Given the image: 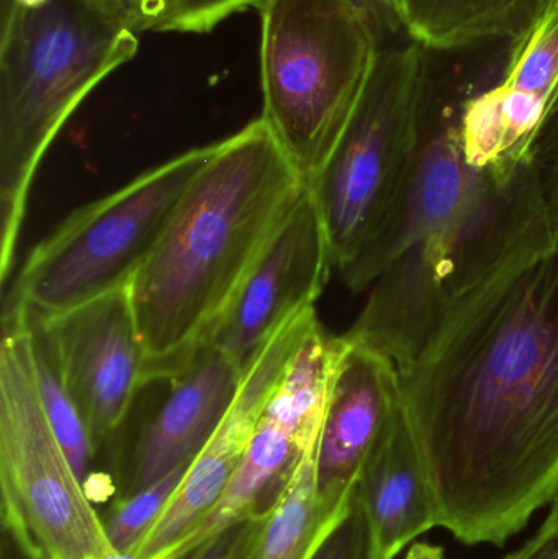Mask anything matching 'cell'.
Segmentation results:
<instances>
[{
	"mask_svg": "<svg viewBox=\"0 0 558 559\" xmlns=\"http://www.w3.org/2000/svg\"><path fill=\"white\" fill-rule=\"evenodd\" d=\"M436 527L503 547L558 499V225L454 299L399 370Z\"/></svg>",
	"mask_w": 558,
	"mask_h": 559,
	"instance_id": "6da1fadb",
	"label": "cell"
},
{
	"mask_svg": "<svg viewBox=\"0 0 558 559\" xmlns=\"http://www.w3.org/2000/svg\"><path fill=\"white\" fill-rule=\"evenodd\" d=\"M307 186L262 117L215 143L130 283L147 384L190 364Z\"/></svg>",
	"mask_w": 558,
	"mask_h": 559,
	"instance_id": "7a4b0ae2",
	"label": "cell"
},
{
	"mask_svg": "<svg viewBox=\"0 0 558 559\" xmlns=\"http://www.w3.org/2000/svg\"><path fill=\"white\" fill-rule=\"evenodd\" d=\"M133 26L105 0H2L0 278L16 246L36 170L66 121L136 56Z\"/></svg>",
	"mask_w": 558,
	"mask_h": 559,
	"instance_id": "3957f363",
	"label": "cell"
},
{
	"mask_svg": "<svg viewBox=\"0 0 558 559\" xmlns=\"http://www.w3.org/2000/svg\"><path fill=\"white\" fill-rule=\"evenodd\" d=\"M543 170L531 157L495 166L480 202L451 228L413 246L370 285L347 338L403 368L444 309L549 223Z\"/></svg>",
	"mask_w": 558,
	"mask_h": 559,
	"instance_id": "277c9868",
	"label": "cell"
},
{
	"mask_svg": "<svg viewBox=\"0 0 558 559\" xmlns=\"http://www.w3.org/2000/svg\"><path fill=\"white\" fill-rule=\"evenodd\" d=\"M259 12L262 118L308 182L372 79L382 13L366 0H268Z\"/></svg>",
	"mask_w": 558,
	"mask_h": 559,
	"instance_id": "5b68a950",
	"label": "cell"
},
{
	"mask_svg": "<svg viewBox=\"0 0 558 559\" xmlns=\"http://www.w3.org/2000/svg\"><path fill=\"white\" fill-rule=\"evenodd\" d=\"M213 150L193 147L75 210L13 275L2 322L46 321L130 285Z\"/></svg>",
	"mask_w": 558,
	"mask_h": 559,
	"instance_id": "8992f818",
	"label": "cell"
},
{
	"mask_svg": "<svg viewBox=\"0 0 558 559\" xmlns=\"http://www.w3.org/2000/svg\"><path fill=\"white\" fill-rule=\"evenodd\" d=\"M0 518L20 559H121L46 417L25 322H2Z\"/></svg>",
	"mask_w": 558,
	"mask_h": 559,
	"instance_id": "52a82bcc",
	"label": "cell"
},
{
	"mask_svg": "<svg viewBox=\"0 0 558 559\" xmlns=\"http://www.w3.org/2000/svg\"><path fill=\"white\" fill-rule=\"evenodd\" d=\"M428 49H382L372 79L308 189L334 269L344 271L382 225L428 124Z\"/></svg>",
	"mask_w": 558,
	"mask_h": 559,
	"instance_id": "ba28073f",
	"label": "cell"
},
{
	"mask_svg": "<svg viewBox=\"0 0 558 559\" xmlns=\"http://www.w3.org/2000/svg\"><path fill=\"white\" fill-rule=\"evenodd\" d=\"M341 344V335L328 334L321 324L308 334L272 393L225 495L167 559L189 557L277 502L305 453L320 440Z\"/></svg>",
	"mask_w": 558,
	"mask_h": 559,
	"instance_id": "9c48e42d",
	"label": "cell"
},
{
	"mask_svg": "<svg viewBox=\"0 0 558 559\" xmlns=\"http://www.w3.org/2000/svg\"><path fill=\"white\" fill-rule=\"evenodd\" d=\"M32 325L84 416L95 452L114 442L146 380L130 285Z\"/></svg>",
	"mask_w": 558,
	"mask_h": 559,
	"instance_id": "30bf717a",
	"label": "cell"
},
{
	"mask_svg": "<svg viewBox=\"0 0 558 559\" xmlns=\"http://www.w3.org/2000/svg\"><path fill=\"white\" fill-rule=\"evenodd\" d=\"M333 269L323 219L307 186L205 344L225 355L245 377L288 322L314 308Z\"/></svg>",
	"mask_w": 558,
	"mask_h": 559,
	"instance_id": "8fae6325",
	"label": "cell"
},
{
	"mask_svg": "<svg viewBox=\"0 0 558 559\" xmlns=\"http://www.w3.org/2000/svg\"><path fill=\"white\" fill-rule=\"evenodd\" d=\"M320 324L314 308L288 322L264 348L226 411L218 429L187 469L169 504L130 559H167L209 518L225 495L262 413L288 364L311 331Z\"/></svg>",
	"mask_w": 558,
	"mask_h": 559,
	"instance_id": "7c38bea8",
	"label": "cell"
},
{
	"mask_svg": "<svg viewBox=\"0 0 558 559\" xmlns=\"http://www.w3.org/2000/svg\"><path fill=\"white\" fill-rule=\"evenodd\" d=\"M495 166L477 169L462 147L459 120L426 124L415 160L373 238L341 271L353 293L370 288L377 277L413 246L461 222L490 186Z\"/></svg>",
	"mask_w": 558,
	"mask_h": 559,
	"instance_id": "4fadbf2b",
	"label": "cell"
},
{
	"mask_svg": "<svg viewBox=\"0 0 558 559\" xmlns=\"http://www.w3.org/2000/svg\"><path fill=\"white\" fill-rule=\"evenodd\" d=\"M558 100V0H541L511 39L500 81L467 98L459 114L465 157L477 169L530 157L544 118Z\"/></svg>",
	"mask_w": 558,
	"mask_h": 559,
	"instance_id": "5bb4252c",
	"label": "cell"
},
{
	"mask_svg": "<svg viewBox=\"0 0 558 559\" xmlns=\"http://www.w3.org/2000/svg\"><path fill=\"white\" fill-rule=\"evenodd\" d=\"M241 380L225 355L203 344L183 370L164 381L166 393L117 459L115 498H130L192 465L218 429Z\"/></svg>",
	"mask_w": 558,
	"mask_h": 559,
	"instance_id": "9a60e30c",
	"label": "cell"
},
{
	"mask_svg": "<svg viewBox=\"0 0 558 559\" xmlns=\"http://www.w3.org/2000/svg\"><path fill=\"white\" fill-rule=\"evenodd\" d=\"M327 413L318 440L321 491H356L364 465L402 404L396 365L363 342L341 335Z\"/></svg>",
	"mask_w": 558,
	"mask_h": 559,
	"instance_id": "2e32d148",
	"label": "cell"
},
{
	"mask_svg": "<svg viewBox=\"0 0 558 559\" xmlns=\"http://www.w3.org/2000/svg\"><path fill=\"white\" fill-rule=\"evenodd\" d=\"M366 519L369 559H395L436 528L418 449L400 404L357 481Z\"/></svg>",
	"mask_w": 558,
	"mask_h": 559,
	"instance_id": "e0dca14e",
	"label": "cell"
},
{
	"mask_svg": "<svg viewBox=\"0 0 558 559\" xmlns=\"http://www.w3.org/2000/svg\"><path fill=\"white\" fill-rule=\"evenodd\" d=\"M317 453L318 443L305 453L277 502L249 521L242 559H314L349 514L357 488L349 495L321 491Z\"/></svg>",
	"mask_w": 558,
	"mask_h": 559,
	"instance_id": "ac0fdd59",
	"label": "cell"
},
{
	"mask_svg": "<svg viewBox=\"0 0 558 559\" xmlns=\"http://www.w3.org/2000/svg\"><path fill=\"white\" fill-rule=\"evenodd\" d=\"M541 0H408L406 33L428 51L514 39Z\"/></svg>",
	"mask_w": 558,
	"mask_h": 559,
	"instance_id": "d6986e66",
	"label": "cell"
},
{
	"mask_svg": "<svg viewBox=\"0 0 558 559\" xmlns=\"http://www.w3.org/2000/svg\"><path fill=\"white\" fill-rule=\"evenodd\" d=\"M28 331L33 374H35L39 400L75 475L87 489L91 465L97 456L87 424L74 397L66 388L51 352L32 325H28Z\"/></svg>",
	"mask_w": 558,
	"mask_h": 559,
	"instance_id": "ffe728a7",
	"label": "cell"
},
{
	"mask_svg": "<svg viewBox=\"0 0 558 559\" xmlns=\"http://www.w3.org/2000/svg\"><path fill=\"white\" fill-rule=\"evenodd\" d=\"M134 32L210 33L235 13L261 10L268 0H105Z\"/></svg>",
	"mask_w": 558,
	"mask_h": 559,
	"instance_id": "44dd1931",
	"label": "cell"
},
{
	"mask_svg": "<svg viewBox=\"0 0 558 559\" xmlns=\"http://www.w3.org/2000/svg\"><path fill=\"white\" fill-rule=\"evenodd\" d=\"M189 468L190 465L180 466L130 498H115L107 518L104 519V525L111 547L121 559H130L138 545L156 524Z\"/></svg>",
	"mask_w": 558,
	"mask_h": 559,
	"instance_id": "7402d4cb",
	"label": "cell"
},
{
	"mask_svg": "<svg viewBox=\"0 0 558 559\" xmlns=\"http://www.w3.org/2000/svg\"><path fill=\"white\" fill-rule=\"evenodd\" d=\"M314 559H369L366 519L357 496L349 514L331 534Z\"/></svg>",
	"mask_w": 558,
	"mask_h": 559,
	"instance_id": "603a6c76",
	"label": "cell"
},
{
	"mask_svg": "<svg viewBox=\"0 0 558 559\" xmlns=\"http://www.w3.org/2000/svg\"><path fill=\"white\" fill-rule=\"evenodd\" d=\"M503 559H558V499L536 534Z\"/></svg>",
	"mask_w": 558,
	"mask_h": 559,
	"instance_id": "cb8c5ba5",
	"label": "cell"
},
{
	"mask_svg": "<svg viewBox=\"0 0 558 559\" xmlns=\"http://www.w3.org/2000/svg\"><path fill=\"white\" fill-rule=\"evenodd\" d=\"M249 537V521L229 528L183 559H242Z\"/></svg>",
	"mask_w": 558,
	"mask_h": 559,
	"instance_id": "d4e9b609",
	"label": "cell"
},
{
	"mask_svg": "<svg viewBox=\"0 0 558 559\" xmlns=\"http://www.w3.org/2000/svg\"><path fill=\"white\" fill-rule=\"evenodd\" d=\"M530 157L541 170L558 163V100L553 105L534 136Z\"/></svg>",
	"mask_w": 558,
	"mask_h": 559,
	"instance_id": "484cf974",
	"label": "cell"
},
{
	"mask_svg": "<svg viewBox=\"0 0 558 559\" xmlns=\"http://www.w3.org/2000/svg\"><path fill=\"white\" fill-rule=\"evenodd\" d=\"M370 5L376 7L383 16H389L392 22L402 28H408L409 5L408 0H366Z\"/></svg>",
	"mask_w": 558,
	"mask_h": 559,
	"instance_id": "4316f807",
	"label": "cell"
},
{
	"mask_svg": "<svg viewBox=\"0 0 558 559\" xmlns=\"http://www.w3.org/2000/svg\"><path fill=\"white\" fill-rule=\"evenodd\" d=\"M543 186L550 218L558 225V163L543 170Z\"/></svg>",
	"mask_w": 558,
	"mask_h": 559,
	"instance_id": "83f0119b",
	"label": "cell"
},
{
	"mask_svg": "<svg viewBox=\"0 0 558 559\" xmlns=\"http://www.w3.org/2000/svg\"><path fill=\"white\" fill-rule=\"evenodd\" d=\"M405 559H446L444 550L438 545L432 544H413L408 548Z\"/></svg>",
	"mask_w": 558,
	"mask_h": 559,
	"instance_id": "f1b7e54d",
	"label": "cell"
}]
</instances>
